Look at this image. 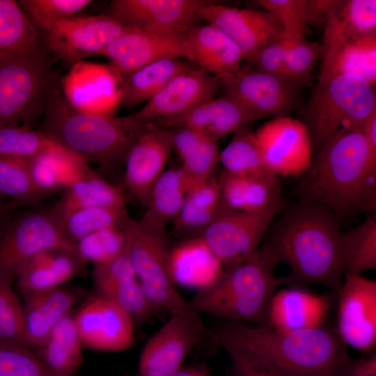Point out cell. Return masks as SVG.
<instances>
[{"label": "cell", "instance_id": "20", "mask_svg": "<svg viewBox=\"0 0 376 376\" xmlns=\"http://www.w3.org/2000/svg\"><path fill=\"white\" fill-rule=\"evenodd\" d=\"M206 0H113L109 14L125 26L154 33H178L194 25Z\"/></svg>", "mask_w": 376, "mask_h": 376}, {"label": "cell", "instance_id": "3", "mask_svg": "<svg viewBox=\"0 0 376 376\" xmlns=\"http://www.w3.org/2000/svg\"><path fill=\"white\" fill-rule=\"evenodd\" d=\"M297 187L300 201L319 204L337 218L376 210V154L361 130L320 148Z\"/></svg>", "mask_w": 376, "mask_h": 376}, {"label": "cell", "instance_id": "33", "mask_svg": "<svg viewBox=\"0 0 376 376\" xmlns=\"http://www.w3.org/2000/svg\"><path fill=\"white\" fill-rule=\"evenodd\" d=\"M43 52L40 33L19 3L0 0V61L29 59Z\"/></svg>", "mask_w": 376, "mask_h": 376}, {"label": "cell", "instance_id": "24", "mask_svg": "<svg viewBox=\"0 0 376 376\" xmlns=\"http://www.w3.org/2000/svg\"><path fill=\"white\" fill-rule=\"evenodd\" d=\"M260 118L236 99L224 95L208 100L160 128L185 127L217 141Z\"/></svg>", "mask_w": 376, "mask_h": 376}, {"label": "cell", "instance_id": "58", "mask_svg": "<svg viewBox=\"0 0 376 376\" xmlns=\"http://www.w3.org/2000/svg\"><path fill=\"white\" fill-rule=\"evenodd\" d=\"M1 210H2V203L1 201V196H0V213L1 212Z\"/></svg>", "mask_w": 376, "mask_h": 376}, {"label": "cell", "instance_id": "38", "mask_svg": "<svg viewBox=\"0 0 376 376\" xmlns=\"http://www.w3.org/2000/svg\"><path fill=\"white\" fill-rule=\"evenodd\" d=\"M82 347L70 313L56 324L38 347L37 356L53 376H72L83 362Z\"/></svg>", "mask_w": 376, "mask_h": 376}, {"label": "cell", "instance_id": "31", "mask_svg": "<svg viewBox=\"0 0 376 376\" xmlns=\"http://www.w3.org/2000/svg\"><path fill=\"white\" fill-rule=\"evenodd\" d=\"M26 161L35 185L47 195L64 190L93 172L86 162L61 144L47 149Z\"/></svg>", "mask_w": 376, "mask_h": 376}, {"label": "cell", "instance_id": "35", "mask_svg": "<svg viewBox=\"0 0 376 376\" xmlns=\"http://www.w3.org/2000/svg\"><path fill=\"white\" fill-rule=\"evenodd\" d=\"M191 186L180 166L166 169L152 186L140 219L149 226L166 230L180 210Z\"/></svg>", "mask_w": 376, "mask_h": 376}, {"label": "cell", "instance_id": "10", "mask_svg": "<svg viewBox=\"0 0 376 376\" xmlns=\"http://www.w3.org/2000/svg\"><path fill=\"white\" fill-rule=\"evenodd\" d=\"M207 334L200 314L189 306L171 313L145 344L139 359V375L173 376Z\"/></svg>", "mask_w": 376, "mask_h": 376}, {"label": "cell", "instance_id": "41", "mask_svg": "<svg viewBox=\"0 0 376 376\" xmlns=\"http://www.w3.org/2000/svg\"><path fill=\"white\" fill-rule=\"evenodd\" d=\"M219 162L224 171L241 176L265 178L276 175L267 167L254 132L248 125L233 134L229 143L219 152Z\"/></svg>", "mask_w": 376, "mask_h": 376}, {"label": "cell", "instance_id": "16", "mask_svg": "<svg viewBox=\"0 0 376 376\" xmlns=\"http://www.w3.org/2000/svg\"><path fill=\"white\" fill-rule=\"evenodd\" d=\"M220 80L224 95L236 99L260 119L288 116L298 104L300 88L247 65Z\"/></svg>", "mask_w": 376, "mask_h": 376}, {"label": "cell", "instance_id": "22", "mask_svg": "<svg viewBox=\"0 0 376 376\" xmlns=\"http://www.w3.org/2000/svg\"><path fill=\"white\" fill-rule=\"evenodd\" d=\"M103 55L123 82L154 61L169 57L182 58L178 33H154L130 26H125Z\"/></svg>", "mask_w": 376, "mask_h": 376}, {"label": "cell", "instance_id": "55", "mask_svg": "<svg viewBox=\"0 0 376 376\" xmlns=\"http://www.w3.org/2000/svg\"><path fill=\"white\" fill-rule=\"evenodd\" d=\"M350 376H376L375 353L355 359Z\"/></svg>", "mask_w": 376, "mask_h": 376}, {"label": "cell", "instance_id": "45", "mask_svg": "<svg viewBox=\"0 0 376 376\" xmlns=\"http://www.w3.org/2000/svg\"><path fill=\"white\" fill-rule=\"evenodd\" d=\"M60 144L47 134L25 125L0 127V156L29 159Z\"/></svg>", "mask_w": 376, "mask_h": 376}, {"label": "cell", "instance_id": "47", "mask_svg": "<svg viewBox=\"0 0 376 376\" xmlns=\"http://www.w3.org/2000/svg\"><path fill=\"white\" fill-rule=\"evenodd\" d=\"M14 279L0 272V342L31 348L25 335L23 306L13 288Z\"/></svg>", "mask_w": 376, "mask_h": 376}, {"label": "cell", "instance_id": "36", "mask_svg": "<svg viewBox=\"0 0 376 376\" xmlns=\"http://www.w3.org/2000/svg\"><path fill=\"white\" fill-rule=\"evenodd\" d=\"M223 207L217 178L194 186L173 221L175 234L182 240L201 237Z\"/></svg>", "mask_w": 376, "mask_h": 376}, {"label": "cell", "instance_id": "32", "mask_svg": "<svg viewBox=\"0 0 376 376\" xmlns=\"http://www.w3.org/2000/svg\"><path fill=\"white\" fill-rule=\"evenodd\" d=\"M169 270L175 283H182L200 289L215 281L224 267L201 237H196L182 240L170 249Z\"/></svg>", "mask_w": 376, "mask_h": 376}, {"label": "cell", "instance_id": "18", "mask_svg": "<svg viewBox=\"0 0 376 376\" xmlns=\"http://www.w3.org/2000/svg\"><path fill=\"white\" fill-rule=\"evenodd\" d=\"M74 320L83 347L115 352L125 351L134 343V320L100 295L83 305Z\"/></svg>", "mask_w": 376, "mask_h": 376}, {"label": "cell", "instance_id": "23", "mask_svg": "<svg viewBox=\"0 0 376 376\" xmlns=\"http://www.w3.org/2000/svg\"><path fill=\"white\" fill-rule=\"evenodd\" d=\"M178 36L182 58L220 79L242 67L245 58L241 49L213 25L194 24Z\"/></svg>", "mask_w": 376, "mask_h": 376}, {"label": "cell", "instance_id": "56", "mask_svg": "<svg viewBox=\"0 0 376 376\" xmlns=\"http://www.w3.org/2000/svg\"><path fill=\"white\" fill-rule=\"evenodd\" d=\"M361 132L371 150L376 154V109L364 121Z\"/></svg>", "mask_w": 376, "mask_h": 376}, {"label": "cell", "instance_id": "37", "mask_svg": "<svg viewBox=\"0 0 376 376\" xmlns=\"http://www.w3.org/2000/svg\"><path fill=\"white\" fill-rule=\"evenodd\" d=\"M170 130L173 148L180 159V167L191 187L213 177L219 162L217 141L188 128Z\"/></svg>", "mask_w": 376, "mask_h": 376}, {"label": "cell", "instance_id": "1", "mask_svg": "<svg viewBox=\"0 0 376 376\" xmlns=\"http://www.w3.org/2000/svg\"><path fill=\"white\" fill-rule=\"evenodd\" d=\"M211 336L225 350L260 357L287 376H350L355 361L337 333L323 326L289 331L228 320Z\"/></svg>", "mask_w": 376, "mask_h": 376}, {"label": "cell", "instance_id": "42", "mask_svg": "<svg viewBox=\"0 0 376 376\" xmlns=\"http://www.w3.org/2000/svg\"><path fill=\"white\" fill-rule=\"evenodd\" d=\"M38 207L47 197L35 185L26 159L0 156V196Z\"/></svg>", "mask_w": 376, "mask_h": 376}, {"label": "cell", "instance_id": "30", "mask_svg": "<svg viewBox=\"0 0 376 376\" xmlns=\"http://www.w3.org/2000/svg\"><path fill=\"white\" fill-rule=\"evenodd\" d=\"M25 295L23 310L26 338L30 347H38L56 324L70 314L75 299L71 292L60 287Z\"/></svg>", "mask_w": 376, "mask_h": 376}, {"label": "cell", "instance_id": "51", "mask_svg": "<svg viewBox=\"0 0 376 376\" xmlns=\"http://www.w3.org/2000/svg\"><path fill=\"white\" fill-rule=\"evenodd\" d=\"M0 376H53L31 348L0 342Z\"/></svg>", "mask_w": 376, "mask_h": 376}, {"label": "cell", "instance_id": "7", "mask_svg": "<svg viewBox=\"0 0 376 376\" xmlns=\"http://www.w3.org/2000/svg\"><path fill=\"white\" fill-rule=\"evenodd\" d=\"M124 230L136 276L157 313H171L187 307L188 301L178 291L170 273L166 230L131 217Z\"/></svg>", "mask_w": 376, "mask_h": 376}, {"label": "cell", "instance_id": "29", "mask_svg": "<svg viewBox=\"0 0 376 376\" xmlns=\"http://www.w3.org/2000/svg\"><path fill=\"white\" fill-rule=\"evenodd\" d=\"M321 51L337 42L376 33L375 0H329Z\"/></svg>", "mask_w": 376, "mask_h": 376}, {"label": "cell", "instance_id": "11", "mask_svg": "<svg viewBox=\"0 0 376 376\" xmlns=\"http://www.w3.org/2000/svg\"><path fill=\"white\" fill-rule=\"evenodd\" d=\"M279 210L260 212L236 211L223 207L201 235L225 269L253 256Z\"/></svg>", "mask_w": 376, "mask_h": 376}, {"label": "cell", "instance_id": "13", "mask_svg": "<svg viewBox=\"0 0 376 376\" xmlns=\"http://www.w3.org/2000/svg\"><path fill=\"white\" fill-rule=\"evenodd\" d=\"M125 26L110 15H73L58 20L45 32L47 47L65 65L103 55Z\"/></svg>", "mask_w": 376, "mask_h": 376}, {"label": "cell", "instance_id": "25", "mask_svg": "<svg viewBox=\"0 0 376 376\" xmlns=\"http://www.w3.org/2000/svg\"><path fill=\"white\" fill-rule=\"evenodd\" d=\"M292 286L276 291L264 325L280 330H302L323 326L330 308L328 297Z\"/></svg>", "mask_w": 376, "mask_h": 376}, {"label": "cell", "instance_id": "49", "mask_svg": "<svg viewBox=\"0 0 376 376\" xmlns=\"http://www.w3.org/2000/svg\"><path fill=\"white\" fill-rule=\"evenodd\" d=\"M98 295L109 299L134 320L145 321L157 314L136 278L97 289Z\"/></svg>", "mask_w": 376, "mask_h": 376}, {"label": "cell", "instance_id": "48", "mask_svg": "<svg viewBox=\"0 0 376 376\" xmlns=\"http://www.w3.org/2000/svg\"><path fill=\"white\" fill-rule=\"evenodd\" d=\"M321 46L306 38L289 37L285 54L283 78L301 88L310 81Z\"/></svg>", "mask_w": 376, "mask_h": 376}, {"label": "cell", "instance_id": "40", "mask_svg": "<svg viewBox=\"0 0 376 376\" xmlns=\"http://www.w3.org/2000/svg\"><path fill=\"white\" fill-rule=\"evenodd\" d=\"M343 276H357L376 268V219L370 216L356 228L340 235Z\"/></svg>", "mask_w": 376, "mask_h": 376}, {"label": "cell", "instance_id": "15", "mask_svg": "<svg viewBox=\"0 0 376 376\" xmlns=\"http://www.w3.org/2000/svg\"><path fill=\"white\" fill-rule=\"evenodd\" d=\"M338 293L336 333L341 340L358 351L371 354L376 347V282L347 276Z\"/></svg>", "mask_w": 376, "mask_h": 376}, {"label": "cell", "instance_id": "4", "mask_svg": "<svg viewBox=\"0 0 376 376\" xmlns=\"http://www.w3.org/2000/svg\"><path fill=\"white\" fill-rule=\"evenodd\" d=\"M42 131L88 162L111 169L124 164L134 141L149 127L124 117L82 112L72 107L57 85L43 111Z\"/></svg>", "mask_w": 376, "mask_h": 376}, {"label": "cell", "instance_id": "46", "mask_svg": "<svg viewBox=\"0 0 376 376\" xmlns=\"http://www.w3.org/2000/svg\"><path fill=\"white\" fill-rule=\"evenodd\" d=\"M127 247L124 226L105 228L91 233L75 243L76 251L85 263L95 266L108 263Z\"/></svg>", "mask_w": 376, "mask_h": 376}, {"label": "cell", "instance_id": "19", "mask_svg": "<svg viewBox=\"0 0 376 376\" xmlns=\"http://www.w3.org/2000/svg\"><path fill=\"white\" fill-rule=\"evenodd\" d=\"M198 15L228 36L246 61L283 33L273 15L263 9L238 8L208 1Z\"/></svg>", "mask_w": 376, "mask_h": 376}, {"label": "cell", "instance_id": "52", "mask_svg": "<svg viewBox=\"0 0 376 376\" xmlns=\"http://www.w3.org/2000/svg\"><path fill=\"white\" fill-rule=\"evenodd\" d=\"M289 36L283 33L262 47L247 61L249 68L283 78V70Z\"/></svg>", "mask_w": 376, "mask_h": 376}, {"label": "cell", "instance_id": "34", "mask_svg": "<svg viewBox=\"0 0 376 376\" xmlns=\"http://www.w3.org/2000/svg\"><path fill=\"white\" fill-rule=\"evenodd\" d=\"M95 207H125V196L120 187L93 171L65 188L52 208L63 224L72 212Z\"/></svg>", "mask_w": 376, "mask_h": 376}, {"label": "cell", "instance_id": "6", "mask_svg": "<svg viewBox=\"0 0 376 376\" xmlns=\"http://www.w3.org/2000/svg\"><path fill=\"white\" fill-rule=\"evenodd\" d=\"M376 109L375 87L359 77H319L306 104L303 121L317 152L335 137L361 130Z\"/></svg>", "mask_w": 376, "mask_h": 376}, {"label": "cell", "instance_id": "54", "mask_svg": "<svg viewBox=\"0 0 376 376\" xmlns=\"http://www.w3.org/2000/svg\"><path fill=\"white\" fill-rule=\"evenodd\" d=\"M234 376H287L267 360L249 353L226 350Z\"/></svg>", "mask_w": 376, "mask_h": 376}, {"label": "cell", "instance_id": "9", "mask_svg": "<svg viewBox=\"0 0 376 376\" xmlns=\"http://www.w3.org/2000/svg\"><path fill=\"white\" fill-rule=\"evenodd\" d=\"M75 250L52 206L38 207L0 224V272L15 279L23 265L49 249Z\"/></svg>", "mask_w": 376, "mask_h": 376}, {"label": "cell", "instance_id": "28", "mask_svg": "<svg viewBox=\"0 0 376 376\" xmlns=\"http://www.w3.org/2000/svg\"><path fill=\"white\" fill-rule=\"evenodd\" d=\"M84 264L75 250H45L28 260L15 279L24 294L45 291L69 281Z\"/></svg>", "mask_w": 376, "mask_h": 376}, {"label": "cell", "instance_id": "8", "mask_svg": "<svg viewBox=\"0 0 376 376\" xmlns=\"http://www.w3.org/2000/svg\"><path fill=\"white\" fill-rule=\"evenodd\" d=\"M57 85L44 52L29 59L0 61V127H31Z\"/></svg>", "mask_w": 376, "mask_h": 376}, {"label": "cell", "instance_id": "43", "mask_svg": "<svg viewBox=\"0 0 376 376\" xmlns=\"http://www.w3.org/2000/svg\"><path fill=\"white\" fill-rule=\"evenodd\" d=\"M130 218L125 207L84 208L70 214L63 221V228L66 238L75 244L84 237L101 229L124 226Z\"/></svg>", "mask_w": 376, "mask_h": 376}, {"label": "cell", "instance_id": "12", "mask_svg": "<svg viewBox=\"0 0 376 376\" xmlns=\"http://www.w3.org/2000/svg\"><path fill=\"white\" fill-rule=\"evenodd\" d=\"M264 162L274 175L306 173L313 159V146L305 123L289 116L273 118L254 132Z\"/></svg>", "mask_w": 376, "mask_h": 376}, {"label": "cell", "instance_id": "57", "mask_svg": "<svg viewBox=\"0 0 376 376\" xmlns=\"http://www.w3.org/2000/svg\"><path fill=\"white\" fill-rule=\"evenodd\" d=\"M173 376H212L203 363L183 365Z\"/></svg>", "mask_w": 376, "mask_h": 376}, {"label": "cell", "instance_id": "14", "mask_svg": "<svg viewBox=\"0 0 376 376\" xmlns=\"http://www.w3.org/2000/svg\"><path fill=\"white\" fill-rule=\"evenodd\" d=\"M220 88L219 77L191 68L173 78L133 116L148 127L160 128L215 97Z\"/></svg>", "mask_w": 376, "mask_h": 376}, {"label": "cell", "instance_id": "26", "mask_svg": "<svg viewBox=\"0 0 376 376\" xmlns=\"http://www.w3.org/2000/svg\"><path fill=\"white\" fill-rule=\"evenodd\" d=\"M224 207L236 211L280 210L284 205L279 177H246L222 170L217 178Z\"/></svg>", "mask_w": 376, "mask_h": 376}, {"label": "cell", "instance_id": "5", "mask_svg": "<svg viewBox=\"0 0 376 376\" xmlns=\"http://www.w3.org/2000/svg\"><path fill=\"white\" fill-rule=\"evenodd\" d=\"M279 260L267 246L244 261L225 269L212 283L198 290L188 306L201 314L208 313L230 321L263 325L269 304L281 284L275 275Z\"/></svg>", "mask_w": 376, "mask_h": 376}, {"label": "cell", "instance_id": "53", "mask_svg": "<svg viewBox=\"0 0 376 376\" xmlns=\"http://www.w3.org/2000/svg\"><path fill=\"white\" fill-rule=\"evenodd\" d=\"M93 277L97 289L136 278L127 247L108 263L95 266Z\"/></svg>", "mask_w": 376, "mask_h": 376}, {"label": "cell", "instance_id": "27", "mask_svg": "<svg viewBox=\"0 0 376 376\" xmlns=\"http://www.w3.org/2000/svg\"><path fill=\"white\" fill-rule=\"evenodd\" d=\"M319 77L351 75L376 84V33L354 37L321 51Z\"/></svg>", "mask_w": 376, "mask_h": 376}, {"label": "cell", "instance_id": "17", "mask_svg": "<svg viewBox=\"0 0 376 376\" xmlns=\"http://www.w3.org/2000/svg\"><path fill=\"white\" fill-rule=\"evenodd\" d=\"M122 80L108 64L81 61L61 79L62 93L78 111L113 116L120 104Z\"/></svg>", "mask_w": 376, "mask_h": 376}, {"label": "cell", "instance_id": "50", "mask_svg": "<svg viewBox=\"0 0 376 376\" xmlns=\"http://www.w3.org/2000/svg\"><path fill=\"white\" fill-rule=\"evenodd\" d=\"M91 2V0H22L19 3L32 24L46 32L56 22L75 15Z\"/></svg>", "mask_w": 376, "mask_h": 376}, {"label": "cell", "instance_id": "39", "mask_svg": "<svg viewBox=\"0 0 376 376\" xmlns=\"http://www.w3.org/2000/svg\"><path fill=\"white\" fill-rule=\"evenodd\" d=\"M191 68L178 56L162 58L142 67L123 81L120 104L130 109L148 101L173 78Z\"/></svg>", "mask_w": 376, "mask_h": 376}, {"label": "cell", "instance_id": "2", "mask_svg": "<svg viewBox=\"0 0 376 376\" xmlns=\"http://www.w3.org/2000/svg\"><path fill=\"white\" fill-rule=\"evenodd\" d=\"M338 219L319 204L300 201L274 225L263 244L290 267L285 283L320 284L338 295L343 282Z\"/></svg>", "mask_w": 376, "mask_h": 376}, {"label": "cell", "instance_id": "21", "mask_svg": "<svg viewBox=\"0 0 376 376\" xmlns=\"http://www.w3.org/2000/svg\"><path fill=\"white\" fill-rule=\"evenodd\" d=\"M173 149L170 129L150 127L134 141L124 161L125 183L130 193L144 206Z\"/></svg>", "mask_w": 376, "mask_h": 376}, {"label": "cell", "instance_id": "44", "mask_svg": "<svg viewBox=\"0 0 376 376\" xmlns=\"http://www.w3.org/2000/svg\"><path fill=\"white\" fill-rule=\"evenodd\" d=\"M255 3L272 15L289 37L305 38L310 26L316 25L311 0H257Z\"/></svg>", "mask_w": 376, "mask_h": 376}]
</instances>
